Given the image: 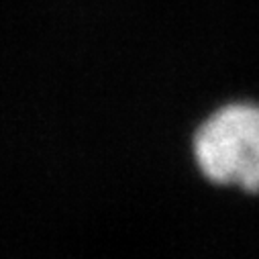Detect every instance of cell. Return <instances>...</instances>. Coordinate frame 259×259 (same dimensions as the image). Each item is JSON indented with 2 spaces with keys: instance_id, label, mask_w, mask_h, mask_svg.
<instances>
[{
  "instance_id": "cell-1",
  "label": "cell",
  "mask_w": 259,
  "mask_h": 259,
  "mask_svg": "<svg viewBox=\"0 0 259 259\" xmlns=\"http://www.w3.org/2000/svg\"><path fill=\"white\" fill-rule=\"evenodd\" d=\"M190 163L208 186L259 196V98L235 96L214 104L192 126Z\"/></svg>"
}]
</instances>
